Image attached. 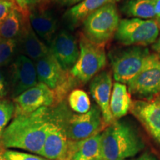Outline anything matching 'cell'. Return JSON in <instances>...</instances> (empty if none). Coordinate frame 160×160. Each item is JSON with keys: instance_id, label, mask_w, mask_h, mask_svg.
Segmentation results:
<instances>
[{"instance_id": "2e32d148", "label": "cell", "mask_w": 160, "mask_h": 160, "mask_svg": "<svg viewBox=\"0 0 160 160\" xmlns=\"http://www.w3.org/2000/svg\"><path fill=\"white\" fill-rule=\"evenodd\" d=\"M28 19L38 37L51 43L58 28L57 19L53 12L47 9H35L29 13Z\"/></svg>"}, {"instance_id": "277c9868", "label": "cell", "mask_w": 160, "mask_h": 160, "mask_svg": "<svg viewBox=\"0 0 160 160\" xmlns=\"http://www.w3.org/2000/svg\"><path fill=\"white\" fill-rule=\"evenodd\" d=\"M35 66L38 81L53 90L57 105L73 88L77 80L71 74L70 71L62 68L51 51L48 54L37 60Z\"/></svg>"}, {"instance_id": "d590c367", "label": "cell", "mask_w": 160, "mask_h": 160, "mask_svg": "<svg viewBox=\"0 0 160 160\" xmlns=\"http://www.w3.org/2000/svg\"><path fill=\"white\" fill-rule=\"evenodd\" d=\"M159 22V24H160V22Z\"/></svg>"}, {"instance_id": "d4e9b609", "label": "cell", "mask_w": 160, "mask_h": 160, "mask_svg": "<svg viewBox=\"0 0 160 160\" xmlns=\"http://www.w3.org/2000/svg\"><path fill=\"white\" fill-rule=\"evenodd\" d=\"M15 105L13 102L7 99H0V137L8 125L13 116H14Z\"/></svg>"}, {"instance_id": "8992f818", "label": "cell", "mask_w": 160, "mask_h": 160, "mask_svg": "<svg viewBox=\"0 0 160 160\" xmlns=\"http://www.w3.org/2000/svg\"><path fill=\"white\" fill-rule=\"evenodd\" d=\"M159 32L160 25L157 19L132 18L120 20L114 37L122 45L145 47L157 41Z\"/></svg>"}, {"instance_id": "44dd1931", "label": "cell", "mask_w": 160, "mask_h": 160, "mask_svg": "<svg viewBox=\"0 0 160 160\" xmlns=\"http://www.w3.org/2000/svg\"><path fill=\"white\" fill-rule=\"evenodd\" d=\"M28 19L16 7L9 15L0 22V38L8 39H17L22 31L25 22Z\"/></svg>"}, {"instance_id": "7a4b0ae2", "label": "cell", "mask_w": 160, "mask_h": 160, "mask_svg": "<svg viewBox=\"0 0 160 160\" xmlns=\"http://www.w3.org/2000/svg\"><path fill=\"white\" fill-rule=\"evenodd\" d=\"M102 160H126L143 151L145 144L128 121L116 120L101 133Z\"/></svg>"}, {"instance_id": "836d02e7", "label": "cell", "mask_w": 160, "mask_h": 160, "mask_svg": "<svg viewBox=\"0 0 160 160\" xmlns=\"http://www.w3.org/2000/svg\"><path fill=\"white\" fill-rule=\"evenodd\" d=\"M3 151H0V160H7L5 158V157H4Z\"/></svg>"}, {"instance_id": "e575fe53", "label": "cell", "mask_w": 160, "mask_h": 160, "mask_svg": "<svg viewBox=\"0 0 160 160\" xmlns=\"http://www.w3.org/2000/svg\"><path fill=\"white\" fill-rule=\"evenodd\" d=\"M155 99H158V100H160V93H159V95H158V96H157V97H156V98H155Z\"/></svg>"}, {"instance_id": "8d00e7d4", "label": "cell", "mask_w": 160, "mask_h": 160, "mask_svg": "<svg viewBox=\"0 0 160 160\" xmlns=\"http://www.w3.org/2000/svg\"></svg>"}, {"instance_id": "3957f363", "label": "cell", "mask_w": 160, "mask_h": 160, "mask_svg": "<svg viewBox=\"0 0 160 160\" xmlns=\"http://www.w3.org/2000/svg\"><path fill=\"white\" fill-rule=\"evenodd\" d=\"M120 20L116 4H108L84 20L82 34L92 42L105 46L114 37Z\"/></svg>"}, {"instance_id": "f546056e", "label": "cell", "mask_w": 160, "mask_h": 160, "mask_svg": "<svg viewBox=\"0 0 160 160\" xmlns=\"http://www.w3.org/2000/svg\"><path fill=\"white\" fill-rule=\"evenodd\" d=\"M56 3L63 7H73L82 2L83 0H53Z\"/></svg>"}, {"instance_id": "5b68a950", "label": "cell", "mask_w": 160, "mask_h": 160, "mask_svg": "<svg viewBox=\"0 0 160 160\" xmlns=\"http://www.w3.org/2000/svg\"><path fill=\"white\" fill-rule=\"evenodd\" d=\"M79 45V59L70 73L78 82L87 83L105 67L107 55L105 46L89 41L82 33L80 35Z\"/></svg>"}, {"instance_id": "d6a6232c", "label": "cell", "mask_w": 160, "mask_h": 160, "mask_svg": "<svg viewBox=\"0 0 160 160\" xmlns=\"http://www.w3.org/2000/svg\"><path fill=\"white\" fill-rule=\"evenodd\" d=\"M152 48H153V51H155L156 53L160 55V32H159V37H158L157 41H156L153 44V45H152Z\"/></svg>"}, {"instance_id": "cb8c5ba5", "label": "cell", "mask_w": 160, "mask_h": 160, "mask_svg": "<svg viewBox=\"0 0 160 160\" xmlns=\"http://www.w3.org/2000/svg\"><path fill=\"white\" fill-rule=\"evenodd\" d=\"M18 39L0 38V68L8 65L14 57Z\"/></svg>"}, {"instance_id": "6da1fadb", "label": "cell", "mask_w": 160, "mask_h": 160, "mask_svg": "<svg viewBox=\"0 0 160 160\" xmlns=\"http://www.w3.org/2000/svg\"><path fill=\"white\" fill-rule=\"evenodd\" d=\"M51 108L42 107L30 114L14 117L2 133L0 146L40 155L51 119Z\"/></svg>"}, {"instance_id": "52a82bcc", "label": "cell", "mask_w": 160, "mask_h": 160, "mask_svg": "<svg viewBox=\"0 0 160 160\" xmlns=\"http://www.w3.org/2000/svg\"><path fill=\"white\" fill-rule=\"evenodd\" d=\"M151 54L148 48L141 46L111 52L109 58L114 79L127 85L141 71Z\"/></svg>"}, {"instance_id": "e0dca14e", "label": "cell", "mask_w": 160, "mask_h": 160, "mask_svg": "<svg viewBox=\"0 0 160 160\" xmlns=\"http://www.w3.org/2000/svg\"><path fill=\"white\" fill-rule=\"evenodd\" d=\"M17 39H19L18 43H19L23 55L31 60L37 61L50 53L49 47L33 31L29 22V19L25 22L22 31Z\"/></svg>"}, {"instance_id": "1f68e13d", "label": "cell", "mask_w": 160, "mask_h": 160, "mask_svg": "<svg viewBox=\"0 0 160 160\" xmlns=\"http://www.w3.org/2000/svg\"><path fill=\"white\" fill-rule=\"evenodd\" d=\"M153 2H154L155 18L158 22H160V0H153Z\"/></svg>"}, {"instance_id": "7c38bea8", "label": "cell", "mask_w": 160, "mask_h": 160, "mask_svg": "<svg viewBox=\"0 0 160 160\" xmlns=\"http://www.w3.org/2000/svg\"><path fill=\"white\" fill-rule=\"evenodd\" d=\"M51 54L62 68L70 71L77 63L79 57V45L73 35L66 30L57 33L49 44Z\"/></svg>"}, {"instance_id": "5bb4252c", "label": "cell", "mask_w": 160, "mask_h": 160, "mask_svg": "<svg viewBox=\"0 0 160 160\" xmlns=\"http://www.w3.org/2000/svg\"><path fill=\"white\" fill-rule=\"evenodd\" d=\"M130 112L139 120L151 137L160 144V100H133Z\"/></svg>"}, {"instance_id": "484cf974", "label": "cell", "mask_w": 160, "mask_h": 160, "mask_svg": "<svg viewBox=\"0 0 160 160\" xmlns=\"http://www.w3.org/2000/svg\"><path fill=\"white\" fill-rule=\"evenodd\" d=\"M17 8L26 18H28L29 13L37 8L40 7L47 0H13Z\"/></svg>"}, {"instance_id": "ac0fdd59", "label": "cell", "mask_w": 160, "mask_h": 160, "mask_svg": "<svg viewBox=\"0 0 160 160\" xmlns=\"http://www.w3.org/2000/svg\"><path fill=\"white\" fill-rule=\"evenodd\" d=\"M101 133L80 141H71L67 160H102Z\"/></svg>"}, {"instance_id": "ba28073f", "label": "cell", "mask_w": 160, "mask_h": 160, "mask_svg": "<svg viewBox=\"0 0 160 160\" xmlns=\"http://www.w3.org/2000/svg\"><path fill=\"white\" fill-rule=\"evenodd\" d=\"M62 105L63 122L66 134L71 142H77L101 133L106 126L101 111L97 105L91 106L87 113H71Z\"/></svg>"}, {"instance_id": "7402d4cb", "label": "cell", "mask_w": 160, "mask_h": 160, "mask_svg": "<svg viewBox=\"0 0 160 160\" xmlns=\"http://www.w3.org/2000/svg\"><path fill=\"white\" fill-rule=\"evenodd\" d=\"M122 10L128 17L142 19H152L156 17L153 0H127Z\"/></svg>"}, {"instance_id": "4316f807", "label": "cell", "mask_w": 160, "mask_h": 160, "mask_svg": "<svg viewBox=\"0 0 160 160\" xmlns=\"http://www.w3.org/2000/svg\"><path fill=\"white\" fill-rule=\"evenodd\" d=\"M4 157L7 160H49L46 158L25 152L6 150L3 151Z\"/></svg>"}, {"instance_id": "30bf717a", "label": "cell", "mask_w": 160, "mask_h": 160, "mask_svg": "<svg viewBox=\"0 0 160 160\" xmlns=\"http://www.w3.org/2000/svg\"><path fill=\"white\" fill-rule=\"evenodd\" d=\"M127 86L131 95L139 99H155L160 93V55L151 53L146 65Z\"/></svg>"}, {"instance_id": "4dcf8cb0", "label": "cell", "mask_w": 160, "mask_h": 160, "mask_svg": "<svg viewBox=\"0 0 160 160\" xmlns=\"http://www.w3.org/2000/svg\"><path fill=\"white\" fill-rule=\"evenodd\" d=\"M126 160H159L158 158L150 152H145L137 157H133Z\"/></svg>"}, {"instance_id": "9c48e42d", "label": "cell", "mask_w": 160, "mask_h": 160, "mask_svg": "<svg viewBox=\"0 0 160 160\" xmlns=\"http://www.w3.org/2000/svg\"><path fill=\"white\" fill-rule=\"evenodd\" d=\"M51 108L47 135L40 156L49 160H67L71 141L64 127L61 104Z\"/></svg>"}, {"instance_id": "83f0119b", "label": "cell", "mask_w": 160, "mask_h": 160, "mask_svg": "<svg viewBox=\"0 0 160 160\" xmlns=\"http://www.w3.org/2000/svg\"><path fill=\"white\" fill-rule=\"evenodd\" d=\"M16 7L17 5L13 0H0V22L5 19Z\"/></svg>"}, {"instance_id": "4fadbf2b", "label": "cell", "mask_w": 160, "mask_h": 160, "mask_svg": "<svg viewBox=\"0 0 160 160\" xmlns=\"http://www.w3.org/2000/svg\"><path fill=\"white\" fill-rule=\"evenodd\" d=\"M37 73L33 60L22 54L16 58L11 65L12 95L17 97L38 84Z\"/></svg>"}, {"instance_id": "d6986e66", "label": "cell", "mask_w": 160, "mask_h": 160, "mask_svg": "<svg viewBox=\"0 0 160 160\" xmlns=\"http://www.w3.org/2000/svg\"><path fill=\"white\" fill-rule=\"evenodd\" d=\"M120 0H83L64 13V19L71 27L82 23L86 18L108 4H116Z\"/></svg>"}, {"instance_id": "f1b7e54d", "label": "cell", "mask_w": 160, "mask_h": 160, "mask_svg": "<svg viewBox=\"0 0 160 160\" xmlns=\"http://www.w3.org/2000/svg\"><path fill=\"white\" fill-rule=\"evenodd\" d=\"M8 82L6 80L5 73L2 70L0 69V98L3 97L7 93Z\"/></svg>"}, {"instance_id": "603a6c76", "label": "cell", "mask_w": 160, "mask_h": 160, "mask_svg": "<svg viewBox=\"0 0 160 160\" xmlns=\"http://www.w3.org/2000/svg\"><path fill=\"white\" fill-rule=\"evenodd\" d=\"M68 102L72 111L79 114L87 113L91 108L88 95L82 89H74L70 92Z\"/></svg>"}, {"instance_id": "ffe728a7", "label": "cell", "mask_w": 160, "mask_h": 160, "mask_svg": "<svg viewBox=\"0 0 160 160\" xmlns=\"http://www.w3.org/2000/svg\"><path fill=\"white\" fill-rule=\"evenodd\" d=\"M132 104L131 95L127 85L116 82L112 89L110 108L113 119L119 120L128 114Z\"/></svg>"}, {"instance_id": "8fae6325", "label": "cell", "mask_w": 160, "mask_h": 160, "mask_svg": "<svg viewBox=\"0 0 160 160\" xmlns=\"http://www.w3.org/2000/svg\"><path fill=\"white\" fill-rule=\"evenodd\" d=\"M15 112L13 117L30 114L42 107L57 105V99L53 90L42 82H38L31 88L13 99Z\"/></svg>"}, {"instance_id": "9a60e30c", "label": "cell", "mask_w": 160, "mask_h": 160, "mask_svg": "<svg viewBox=\"0 0 160 160\" xmlns=\"http://www.w3.org/2000/svg\"><path fill=\"white\" fill-rule=\"evenodd\" d=\"M113 78L109 71H102L91 80L90 93L101 111L106 127L115 121L110 108Z\"/></svg>"}]
</instances>
